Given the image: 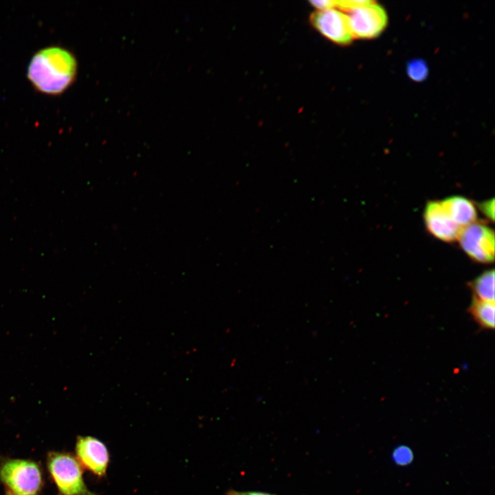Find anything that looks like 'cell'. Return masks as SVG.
<instances>
[{"label": "cell", "mask_w": 495, "mask_h": 495, "mask_svg": "<svg viewBox=\"0 0 495 495\" xmlns=\"http://www.w3.org/2000/svg\"><path fill=\"white\" fill-rule=\"evenodd\" d=\"M76 71V60L69 50L51 46L33 56L28 65V78L38 91L56 95L72 85Z\"/></svg>", "instance_id": "1"}, {"label": "cell", "mask_w": 495, "mask_h": 495, "mask_svg": "<svg viewBox=\"0 0 495 495\" xmlns=\"http://www.w3.org/2000/svg\"><path fill=\"white\" fill-rule=\"evenodd\" d=\"M0 482L11 495H38L43 487L41 466L23 459H4L0 463Z\"/></svg>", "instance_id": "2"}, {"label": "cell", "mask_w": 495, "mask_h": 495, "mask_svg": "<svg viewBox=\"0 0 495 495\" xmlns=\"http://www.w3.org/2000/svg\"><path fill=\"white\" fill-rule=\"evenodd\" d=\"M47 468L58 495H97L87 488L82 476V467L72 454L50 452Z\"/></svg>", "instance_id": "3"}, {"label": "cell", "mask_w": 495, "mask_h": 495, "mask_svg": "<svg viewBox=\"0 0 495 495\" xmlns=\"http://www.w3.org/2000/svg\"><path fill=\"white\" fill-rule=\"evenodd\" d=\"M353 38H372L385 29L388 17L383 7L370 0L344 12Z\"/></svg>", "instance_id": "4"}, {"label": "cell", "mask_w": 495, "mask_h": 495, "mask_svg": "<svg viewBox=\"0 0 495 495\" xmlns=\"http://www.w3.org/2000/svg\"><path fill=\"white\" fill-rule=\"evenodd\" d=\"M465 253L480 263L494 260V232L482 221H475L461 228L458 239Z\"/></svg>", "instance_id": "5"}, {"label": "cell", "mask_w": 495, "mask_h": 495, "mask_svg": "<svg viewBox=\"0 0 495 495\" xmlns=\"http://www.w3.org/2000/svg\"><path fill=\"white\" fill-rule=\"evenodd\" d=\"M311 21L320 33L333 43L346 45L353 38L346 15L340 9L317 10L311 15Z\"/></svg>", "instance_id": "6"}, {"label": "cell", "mask_w": 495, "mask_h": 495, "mask_svg": "<svg viewBox=\"0 0 495 495\" xmlns=\"http://www.w3.org/2000/svg\"><path fill=\"white\" fill-rule=\"evenodd\" d=\"M75 452L76 458L82 468L99 477L106 475L109 453L103 442L91 436H79Z\"/></svg>", "instance_id": "7"}, {"label": "cell", "mask_w": 495, "mask_h": 495, "mask_svg": "<svg viewBox=\"0 0 495 495\" xmlns=\"http://www.w3.org/2000/svg\"><path fill=\"white\" fill-rule=\"evenodd\" d=\"M424 220L427 230L444 242L458 239L461 228L448 214L440 201H430L424 208Z\"/></svg>", "instance_id": "8"}, {"label": "cell", "mask_w": 495, "mask_h": 495, "mask_svg": "<svg viewBox=\"0 0 495 495\" xmlns=\"http://www.w3.org/2000/svg\"><path fill=\"white\" fill-rule=\"evenodd\" d=\"M452 220L460 228L476 221L477 212L473 202L462 196H451L440 201Z\"/></svg>", "instance_id": "9"}, {"label": "cell", "mask_w": 495, "mask_h": 495, "mask_svg": "<svg viewBox=\"0 0 495 495\" xmlns=\"http://www.w3.org/2000/svg\"><path fill=\"white\" fill-rule=\"evenodd\" d=\"M469 314L482 328H494V302H488L473 298L468 307Z\"/></svg>", "instance_id": "10"}, {"label": "cell", "mask_w": 495, "mask_h": 495, "mask_svg": "<svg viewBox=\"0 0 495 495\" xmlns=\"http://www.w3.org/2000/svg\"><path fill=\"white\" fill-rule=\"evenodd\" d=\"M473 298L488 302H494V271L487 270L469 283Z\"/></svg>", "instance_id": "11"}, {"label": "cell", "mask_w": 495, "mask_h": 495, "mask_svg": "<svg viewBox=\"0 0 495 495\" xmlns=\"http://www.w3.org/2000/svg\"><path fill=\"white\" fill-rule=\"evenodd\" d=\"M428 65L422 59H412L407 63V75L413 81L422 82L425 80L428 76Z\"/></svg>", "instance_id": "12"}, {"label": "cell", "mask_w": 495, "mask_h": 495, "mask_svg": "<svg viewBox=\"0 0 495 495\" xmlns=\"http://www.w3.org/2000/svg\"><path fill=\"white\" fill-rule=\"evenodd\" d=\"M478 208L481 212L490 221L494 219V199H488L478 204Z\"/></svg>", "instance_id": "13"}, {"label": "cell", "mask_w": 495, "mask_h": 495, "mask_svg": "<svg viewBox=\"0 0 495 495\" xmlns=\"http://www.w3.org/2000/svg\"><path fill=\"white\" fill-rule=\"evenodd\" d=\"M394 458L396 462L402 465L406 464L411 461L412 453L406 448L401 447L395 451Z\"/></svg>", "instance_id": "14"}, {"label": "cell", "mask_w": 495, "mask_h": 495, "mask_svg": "<svg viewBox=\"0 0 495 495\" xmlns=\"http://www.w3.org/2000/svg\"><path fill=\"white\" fill-rule=\"evenodd\" d=\"M311 4L318 10H324L331 8H337V1L334 0H320L311 1Z\"/></svg>", "instance_id": "15"}, {"label": "cell", "mask_w": 495, "mask_h": 495, "mask_svg": "<svg viewBox=\"0 0 495 495\" xmlns=\"http://www.w3.org/2000/svg\"><path fill=\"white\" fill-rule=\"evenodd\" d=\"M227 495H273L265 492H239L234 490H230L227 493Z\"/></svg>", "instance_id": "16"}, {"label": "cell", "mask_w": 495, "mask_h": 495, "mask_svg": "<svg viewBox=\"0 0 495 495\" xmlns=\"http://www.w3.org/2000/svg\"><path fill=\"white\" fill-rule=\"evenodd\" d=\"M7 495H11V494L7 493Z\"/></svg>", "instance_id": "17"}]
</instances>
